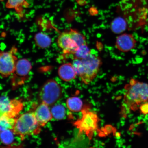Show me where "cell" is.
Segmentation results:
<instances>
[{"label":"cell","instance_id":"cell-1","mask_svg":"<svg viewBox=\"0 0 148 148\" xmlns=\"http://www.w3.org/2000/svg\"><path fill=\"white\" fill-rule=\"evenodd\" d=\"M125 89L123 105L127 110L135 111L142 103L148 101L147 83L131 79Z\"/></svg>","mask_w":148,"mask_h":148},{"label":"cell","instance_id":"cell-2","mask_svg":"<svg viewBox=\"0 0 148 148\" xmlns=\"http://www.w3.org/2000/svg\"><path fill=\"white\" fill-rule=\"evenodd\" d=\"M42 127L38 123L33 112H29L16 118L12 130L21 140L25 136L38 134L41 131Z\"/></svg>","mask_w":148,"mask_h":148},{"label":"cell","instance_id":"cell-3","mask_svg":"<svg viewBox=\"0 0 148 148\" xmlns=\"http://www.w3.org/2000/svg\"><path fill=\"white\" fill-rule=\"evenodd\" d=\"M81 60L82 64L76 72L82 82L88 84L97 76L101 66V60L99 56L91 53Z\"/></svg>","mask_w":148,"mask_h":148},{"label":"cell","instance_id":"cell-4","mask_svg":"<svg viewBox=\"0 0 148 148\" xmlns=\"http://www.w3.org/2000/svg\"><path fill=\"white\" fill-rule=\"evenodd\" d=\"M62 93L60 85L55 80L50 79L44 83L39 95L42 102L50 106L54 105L60 99Z\"/></svg>","mask_w":148,"mask_h":148},{"label":"cell","instance_id":"cell-5","mask_svg":"<svg viewBox=\"0 0 148 148\" xmlns=\"http://www.w3.org/2000/svg\"><path fill=\"white\" fill-rule=\"evenodd\" d=\"M82 111V117L75 122L74 125L79 129L80 133H84L89 137L91 138L97 128L99 118L93 112L86 110Z\"/></svg>","mask_w":148,"mask_h":148},{"label":"cell","instance_id":"cell-6","mask_svg":"<svg viewBox=\"0 0 148 148\" xmlns=\"http://www.w3.org/2000/svg\"><path fill=\"white\" fill-rule=\"evenodd\" d=\"M18 51L14 46L8 51H0V75L6 77L13 74L18 59L16 54Z\"/></svg>","mask_w":148,"mask_h":148},{"label":"cell","instance_id":"cell-7","mask_svg":"<svg viewBox=\"0 0 148 148\" xmlns=\"http://www.w3.org/2000/svg\"><path fill=\"white\" fill-rule=\"evenodd\" d=\"M57 42L64 55H73L79 47L70 30L61 33L57 38Z\"/></svg>","mask_w":148,"mask_h":148},{"label":"cell","instance_id":"cell-8","mask_svg":"<svg viewBox=\"0 0 148 148\" xmlns=\"http://www.w3.org/2000/svg\"><path fill=\"white\" fill-rule=\"evenodd\" d=\"M137 42V41L134 35L130 33H123L116 38V47L122 52H128L136 47Z\"/></svg>","mask_w":148,"mask_h":148},{"label":"cell","instance_id":"cell-9","mask_svg":"<svg viewBox=\"0 0 148 148\" xmlns=\"http://www.w3.org/2000/svg\"><path fill=\"white\" fill-rule=\"evenodd\" d=\"M32 68V64L29 60L26 58L18 60L16 64L14 77L13 78V84L16 82H22L27 77Z\"/></svg>","mask_w":148,"mask_h":148},{"label":"cell","instance_id":"cell-10","mask_svg":"<svg viewBox=\"0 0 148 148\" xmlns=\"http://www.w3.org/2000/svg\"><path fill=\"white\" fill-rule=\"evenodd\" d=\"M19 107L16 99L10 101L6 97L0 99V116H5L14 118L18 115Z\"/></svg>","mask_w":148,"mask_h":148},{"label":"cell","instance_id":"cell-11","mask_svg":"<svg viewBox=\"0 0 148 148\" xmlns=\"http://www.w3.org/2000/svg\"><path fill=\"white\" fill-rule=\"evenodd\" d=\"M33 112L39 124L41 127L45 126L53 118L49 105L45 103L42 102Z\"/></svg>","mask_w":148,"mask_h":148},{"label":"cell","instance_id":"cell-12","mask_svg":"<svg viewBox=\"0 0 148 148\" xmlns=\"http://www.w3.org/2000/svg\"><path fill=\"white\" fill-rule=\"evenodd\" d=\"M58 73L60 78L66 82L75 79L77 75L73 65L71 63L62 65L58 68Z\"/></svg>","mask_w":148,"mask_h":148},{"label":"cell","instance_id":"cell-13","mask_svg":"<svg viewBox=\"0 0 148 148\" xmlns=\"http://www.w3.org/2000/svg\"><path fill=\"white\" fill-rule=\"evenodd\" d=\"M29 6L27 0H7L5 5L7 8L14 9L20 17H23L24 9Z\"/></svg>","mask_w":148,"mask_h":148},{"label":"cell","instance_id":"cell-14","mask_svg":"<svg viewBox=\"0 0 148 148\" xmlns=\"http://www.w3.org/2000/svg\"><path fill=\"white\" fill-rule=\"evenodd\" d=\"M34 40L36 45L40 49H46L51 45L52 40L50 37L42 32L36 33Z\"/></svg>","mask_w":148,"mask_h":148},{"label":"cell","instance_id":"cell-15","mask_svg":"<svg viewBox=\"0 0 148 148\" xmlns=\"http://www.w3.org/2000/svg\"><path fill=\"white\" fill-rule=\"evenodd\" d=\"M127 26L126 21L121 17L116 18L111 24V29L115 34H120L126 30Z\"/></svg>","mask_w":148,"mask_h":148},{"label":"cell","instance_id":"cell-16","mask_svg":"<svg viewBox=\"0 0 148 148\" xmlns=\"http://www.w3.org/2000/svg\"><path fill=\"white\" fill-rule=\"evenodd\" d=\"M66 103L68 108L72 112H77L82 110L83 102L78 97H74L68 98Z\"/></svg>","mask_w":148,"mask_h":148},{"label":"cell","instance_id":"cell-17","mask_svg":"<svg viewBox=\"0 0 148 148\" xmlns=\"http://www.w3.org/2000/svg\"><path fill=\"white\" fill-rule=\"evenodd\" d=\"M51 110L53 118L57 120L63 119L66 116V109L62 105H53Z\"/></svg>","mask_w":148,"mask_h":148},{"label":"cell","instance_id":"cell-18","mask_svg":"<svg viewBox=\"0 0 148 148\" xmlns=\"http://www.w3.org/2000/svg\"><path fill=\"white\" fill-rule=\"evenodd\" d=\"M15 135L16 134L12 130L2 131L0 134V140L2 143L5 145H10L14 141Z\"/></svg>","mask_w":148,"mask_h":148},{"label":"cell","instance_id":"cell-19","mask_svg":"<svg viewBox=\"0 0 148 148\" xmlns=\"http://www.w3.org/2000/svg\"><path fill=\"white\" fill-rule=\"evenodd\" d=\"M16 118L8 117L5 116H0V127L2 131L6 130H12Z\"/></svg>","mask_w":148,"mask_h":148},{"label":"cell","instance_id":"cell-20","mask_svg":"<svg viewBox=\"0 0 148 148\" xmlns=\"http://www.w3.org/2000/svg\"><path fill=\"white\" fill-rule=\"evenodd\" d=\"M90 49L87 43L80 46L73 54V59L82 60L86 58L91 53Z\"/></svg>","mask_w":148,"mask_h":148},{"label":"cell","instance_id":"cell-21","mask_svg":"<svg viewBox=\"0 0 148 148\" xmlns=\"http://www.w3.org/2000/svg\"><path fill=\"white\" fill-rule=\"evenodd\" d=\"M140 113L144 115L148 114V101L142 103L139 107Z\"/></svg>","mask_w":148,"mask_h":148},{"label":"cell","instance_id":"cell-22","mask_svg":"<svg viewBox=\"0 0 148 148\" xmlns=\"http://www.w3.org/2000/svg\"><path fill=\"white\" fill-rule=\"evenodd\" d=\"M1 131H2V130H1V127H0V134H1Z\"/></svg>","mask_w":148,"mask_h":148}]
</instances>
